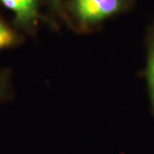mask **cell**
Masks as SVG:
<instances>
[{
	"instance_id": "1",
	"label": "cell",
	"mask_w": 154,
	"mask_h": 154,
	"mask_svg": "<svg viewBox=\"0 0 154 154\" xmlns=\"http://www.w3.org/2000/svg\"><path fill=\"white\" fill-rule=\"evenodd\" d=\"M132 0H69L68 9L81 26L90 27L126 10Z\"/></svg>"
},
{
	"instance_id": "2",
	"label": "cell",
	"mask_w": 154,
	"mask_h": 154,
	"mask_svg": "<svg viewBox=\"0 0 154 154\" xmlns=\"http://www.w3.org/2000/svg\"><path fill=\"white\" fill-rule=\"evenodd\" d=\"M0 3L13 13L21 27L31 28L39 19V0H0Z\"/></svg>"
},
{
	"instance_id": "3",
	"label": "cell",
	"mask_w": 154,
	"mask_h": 154,
	"mask_svg": "<svg viewBox=\"0 0 154 154\" xmlns=\"http://www.w3.org/2000/svg\"><path fill=\"white\" fill-rule=\"evenodd\" d=\"M20 40L18 33L0 18V49L17 45Z\"/></svg>"
},
{
	"instance_id": "4",
	"label": "cell",
	"mask_w": 154,
	"mask_h": 154,
	"mask_svg": "<svg viewBox=\"0 0 154 154\" xmlns=\"http://www.w3.org/2000/svg\"><path fill=\"white\" fill-rule=\"evenodd\" d=\"M146 78L148 84V90L151 100L152 108L154 110V35L150 41L149 52H148V61H147L146 69Z\"/></svg>"
},
{
	"instance_id": "5",
	"label": "cell",
	"mask_w": 154,
	"mask_h": 154,
	"mask_svg": "<svg viewBox=\"0 0 154 154\" xmlns=\"http://www.w3.org/2000/svg\"><path fill=\"white\" fill-rule=\"evenodd\" d=\"M5 88H6L5 80H4V78H3L1 75H0V98H1L3 95H4Z\"/></svg>"
},
{
	"instance_id": "6",
	"label": "cell",
	"mask_w": 154,
	"mask_h": 154,
	"mask_svg": "<svg viewBox=\"0 0 154 154\" xmlns=\"http://www.w3.org/2000/svg\"><path fill=\"white\" fill-rule=\"evenodd\" d=\"M49 2L56 10H59L61 8V0H49Z\"/></svg>"
}]
</instances>
